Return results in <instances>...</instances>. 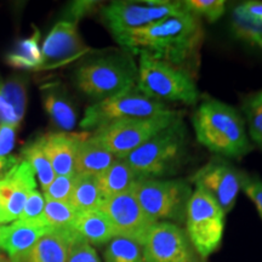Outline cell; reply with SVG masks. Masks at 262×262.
Here are the masks:
<instances>
[{
    "instance_id": "6da1fadb",
    "label": "cell",
    "mask_w": 262,
    "mask_h": 262,
    "mask_svg": "<svg viewBox=\"0 0 262 262\" xmlns=\"http://www.w3.org/2000/svg\"><path fill=\"white\" fill-rule=\"evenodd\" d=\"M203 37L201 19L185 11L114 39L122 50L131 55H147L188 71L198 55Z\"/></svg>"
},
{
    "instance_id": "7a4b0ae2",
    "label": "cell",
    "mask_w": 262,
    "mask_h": 262,
    "mask_svg": "<svg viewBox=\"0 0 262 262\" xmlns=\"http://www.w3.org/2000/svg\"><path fill=\"white\" fill-rule=\"evenodd\" d=\"M193 127L198 142L219 157L241 158L253 149L243 117L219 100L208 98L199 104Z\"/></svg>"
},
{
    "instance_id": "3957f363",
    "label": "cell",
    "mask_w": 262,
    "mask_h": 262,
    "mask_svg": "<svg viewBox=\"0 0 262 262\" xmlns=\"http://www.w3.org/2000/svg\"><path fill=\"white\" fill-rule=\"evenodd\" d=\"M187 129L179 117L124 159L137 180L162 179L178 171L187 156Z\"/></svg>"
},
{
    "instance_id": "277c9868",
    "label": "cell",
    "mask_w": 262,
    "mask_h": 262,
    "mask_svg": "<svg viewBox=\"0 0 262 262\" xmlns=\"http://www.w3.org/2000/svg\"><path fill=\"white\" fill-rule=\"evenodd\" d=\"M137 64L126 51H112L84 62L75 71V85L94 100L104 98L135 86Z\"/></svg>"
},
{
    "instance_id": "5b68a950",
    "label": "cell",
    "mask_w": 262,
    "mask_h": 262,
    "mask_svg": "<svg viewBox=\"0 0 262 262\" xmlns=\"http://www.w3.org/2000/svg\"><path fill=\"white\" fill-rule=\"evenodd\" d=\"M139 56L136 88L141 93L163 103H196L199 91L188 71L147 55Z\"/></svg>"
},
{
    "instance_id": "8992f818",
    "label": "cell",
    "mask_w": 262,
    "mask_h": 262,
    "mask_svg": "<svg viewBox=\"0 0 262 262\" xmlns=\"http://www.w3.org/2000/svg\"><path fill=\"white\" fill-rule=\"evenodd\" d=\"M143 211L155 222H182L192 195L191 185L185 180H137L133 187Z\"/></svg>"
},
{
    "instance_id": "52a82bcc",
    "label": "cell",
    "mask_w": 262,
    "mask_h": 262,
    "mask_svg": "<svg viewBox=\"0 0 262 262\" xmlns=\"http://www.w3.org/2000/svg\"><path fill=\"white\" fill-rule=\"evenodd\" d=\"M169 112L171 110L165 103L146 96L135 85L88 107L80 122V127L96 130L122 120L149 118Z\"/></svg>"
},
{
    "instance_id": "ba28073f",
    "label": "cell",
    "mask_w": 262,
    "mask_h": 262,
    "mask_svg": "<svg viewBox=\"0 0 262 262\" xmlns=\"http://www.w3.org/2000/svg\"><path fill=\"white\" fill-rule=\"evenodd\" d=\"M179 118L176 112L136 118L98 127L91 137L118 159H124Z\"/></svg>"
},
{
    "instance_id": "9c48e42d",
    "label": "cell",
    "mask_w": 262,
    "mask_h": 262,
    "mask_svg": "<svg viewBox=\"0 0 262 262\" xmlns=\"http://www.w3.org/2000/svg\"><path fill=\"white\" fill-rule=\"evenodd\" d=\"M225 212L208 193L195 188L186 212L187 237L201 258L214 254L224 238Z\"/></svg>"
},
{
    "instance_id": "30bf717a",
    "label": "cell",
    "mask_w": 262,
    "mask_h": 262,
    "mask_svg": "<svg viewBox=\"0 0 262 262\" xmlns=\"http://www.w3.org/2000/svg\"><path fill=\"white\" fill-rule=\"evenodd\" d=\"M185 11L183 2H113L104 6L101 15L113 37H117Z\"/></svg>"
},
{
    "instance_id": "8fae6325",
    "label": "cell",
    "mask_w": 262,
    "mask_h": 262,
    "mask_svg": "<svg viewBox=\"0 0 262 262\" xmlns=\"http://www.w3.org/2000/svg\"><path fill=\"white\" fill-rule=\"evenodd\" d=\"M142 248L145 262H199L187 233L173 222H156Z\"/></svg>"
},
{
    "instance_id": "7c38bea8",
    "label": "cell",
    "mask_w": 262,
    "mask_h": 262,
    "mask_svg": "<svg viewBox=\"0 0 262 262\" xmlns=\"http://www.w3.org/2000/svg\"><path fill=\"white\" fill-rule=\"evenodd\" d=\"M243 171L226 159H211L192 176L195 188L208 193L225 214L233 209L242 189Z\"/></svg>"
},
{
    "instance_id": "4fadbf2b",
    "label": "cell",
    "mask_w": 262,
    "mask_h": 262,
    "mask_svg": "<svg viewBox=\"0 0 262 262\" xmlns=\"http://www.w3.org/2000/svg\"><path fill=\"white\" fill-rule=\"evenodd\" d=\"M100 210L110 219L118 235L134 239L141 244L156 224L143 211L133 189L104 199Z\"/></svg>"
},
{
    "instance_id": "5bb4252c",
    "label": "cell",
    "mask_w": 262,
    "mask_h": 262,
    "mask_svg": "<svg viewBox=\"0 0 262 262\" xmlns=\"http://www.w3.org/2000/svg\"><path fill=\"white\" fill-rule=\"evenodd\" d=\"M90 49L84 44L77 22L73 19H62L52 27L41 47L42 70L60 67L77 60Z\"/></svg>"
},
{
    "instance_id": "9a60e30c",
    "label": "cell",
    "mask_w": 262,
    "mask_h": 262,
    "mask_svg": "<svg viewBox=\"0 0 262 262\" xmlns=\"http://www.w3.org/2000/svg\"><path fill=\"white\" fill-rule=\"evenodd\" d=\"M35 189H37V180L34 171L27 162L19 160L0 180V206H2L4 224L18 220L27 196Z\"/></svg>"
},
{
    "instance_id": "2e32d148",
    "label": "cell",
    "mask_w": 262,
    "mask_h": 262,
    "mask_svg": "<svg viewBox=\"0 0 262 262\" xmlns=\"http://www.w3.org/2000/svg\"><path fill=\"white\" fill-rule=\"evenodd\" d=\"M85 134L86 131L84 133L57 131V133H49L40 137L42 148L50 160L56 176L75 175V153H77V147Z\"/></svg>"
},
{
    "instance_id": "e0dca14e",
    "label": "cell",
    "mask_w": 262,
    "mask_h": 262,
    "mask_svg": "<svg viewBox=\"0 0 262 262\" xmlns=\"http://www.w3.org/2000/svg\"><path fill=\"white\" fill-rule=\"evenodd\" d=\"M50 232V229L37 221H15L9 226L2 250L12 262H21L34 244Z\"/></svg>"
},
{
    "instance_id": "ac0fdd59",
    "label": "cell",
    "mask_w": 262,
    "mask_h": 262,
    "mask_svg": "<svg viewBox=\"0 0 262 262\" xmlns=\"http://www.w3.org/2000/svg\"><path fill=\"white\" fill-rule=\"evenodd\" d=\"M75 242L78 239L73 232L50 231L39 239L21 262H68Z\"/></svg>"
},
{
    "instance_id": "d6986e66",
    "label": "cell",
    "mask_w": 262,
    "mask_h": 262,
    "mask_svg": "<svg viewBox=\"0 0 262 262\" xmlns=\"http://www.w3.org/2000/svg\"><path fill=\"white\" fill-rule=\"evenodd\" d=\"M72 232L78 241L90 245L107 244L118 235L110 219L101 210L78 212Z\"/></svg>"
},
{
    "instance_id": "ffe728a7",
    "label": "cell",
    "mask_w": 262,
    "mask_h": 262,
    "mask_svg": "<svg viewBox=\"0 0 262 262\" xmlns=\"http://www.w3.org/2000/svg\"><path fill=\"white\" fill-rule=\"evenodd\" d=\"M116 159L118 158L91 137V134L86 133L77 147L74 172L75 175L98 176L110 168Z\"/></svg>"
},
{
    "instance_id": "44dd1931",
    "label": "cell",
    "mask_w": 262,
    "mask_h": 262,
    "mask_svg": "<svg viewBox=\"0 0 262 262\" xmlns=\"http://www.w3.org/2000/svg\"><path fill=\"white\" fill-rule=\"evenodd\" d=\"M42 104L51 122L64 133H71L77 124V112L70 97L60 85H48L42 89Z\"/></svg>"
},
{
    "instance_id": "7402d4cb",
    "label": "cell",
    "mask_w": 262,
    "mask_h": 262,
    "mask_svg": "<svg viewBox=\"0 0 262 262\" xmlns=\"http://www.w3.org/2000/svg\"><path fill=\"white\" fill-rule=\"evenodd\" d=\"M96 180L104 201L111 196L131 191L137 178L125 159H116L110 168L96 176Z\"/></svg>"
},
{
    "instance_id": "603a6c76",
    "label": "cell",
    "mask_w": 262,
    "mask_h": 262,
    "mask_svg": "<svg viewBox=\"0 0 262 262\" xmlns=\"http://www.w3.org/2000/svg\"><path fill=\"white\" fill-rule=\"evenodd\" d=\"M68 203L78 212L100 210L103 203L96 176L75 175V181Z\"/></svg>"
},
{
    "instance_id": "cb8c5ba5",
    "label": "cell",
    "mask_w": 262,
    "mask_h": 262,
    "mask_svg": "<svg viewBox=\"0 0 262 262\" xmlns=\"http://www.w3.org/2000/svg\"><path fill=\"white\" fill-rule=\"evenodd\" d=\"M40 32L37 28L31 37L22 39L16 45L15 50L6 56V62L11 67L17 70H35L41 67V48L39 44Z\"/></svg>"
},
{
    "instance_id": "d4e9b609",
    "label": "cell",
    "mask_w": 262,
    "mask_h": 262,
    "mask_svg": "<svg viewBox=\"0 0 262 262\" xmlns=\"http://www.w3.org/2000/svg\"><path fill=\"white\" fill-rule=\"evenodd\" d=\"M77 215L78 211L70 203L45 201L44 211L38 221L50 231L72 232Z\"/></svg>"
},
{
    "instance_id": "484cf974",
    "label": "cell",
    "mask_w": 262,
    "mask_h": 262,
    "mask_svg": "<svg viewBox=\"0 0 262 262\" xmlns=\"http://www.w3.org/2000/svg\"><path fill=\"white\" fill-rule=\"evenodd\" d=\"M22 156H24L25 162H27L31 165L35 173V178L39 180L40 187L44 192L56 178V173L52 169L50 160L45 155L40 137L26 146L22 150Z\"/></svg>"
},
{
    "instance_id": "4316f807",
    "label": "cell",
    "mask_w": 262,
    "mask_h": 262,
    "mask_svg": "<svg viewBox=\"0 0 262 262\" xmlns=\"http://www.w3.org/2000/svg\"><path fill=\"white\" fill-rule=\"evenodd\" d=\"M103 257L104 262H145L142 244L120 235L107 243Z\"/></svg>"
},
{
    "instance_id": "83f0119b",
    "label": "cell",
    "mask_w": 262,
    "mask_h": 262,
    "mask_svg": "<svg viewBox=\"0 0 262 262\" xmlns=\"http://www.w3.org/2000/svg\"><path fill=\"white\" fill-rule=\"evenodd\" d=\"M232 29L235 37L251 44H256L262 38V19L247 14L238 5L232 14Z\"/></svg>"
},
{
    "instance_id": "f1b7e54d",
    "label": "cell",
    "mask_w": 262,
    "mask_h": 262,
    "mask_svg": "<svg viewBox=\"0 0 262 262\" xmlns=\"http://www.w3.org/2000/svg\"><path fill=\"white\" fill-rule=\"evenodd\" d=\"M0 90L6 101L14 108L19 122H22L28 102L27 81L22 77H12L5 81H0Z\"/></svg>"
},
{
    "instance_id": "f546056e",
    "label": "cell",
    "mask_w": 262,
    "mask_h": 262,
    "mask_svg": "<svg viewBox=\"0 0 262 262\" xmlns=\"http://www.w3.org/2000/svg\"><path fill=\"white\" fill-rule=\"evenodd\" d=\"M243 111L250 137L262 149V90L249 95L245 98Z\"/></svg>"
},
{
    "instance_id": "4dcf8cb0",
    "label": "cell",
    "mask_w": 262,
    "mask_h": 262,
    "mask_svg": "<svg viewBox=\"0 0 262 262\" xmlns=\"http://www.w3.org/2000/svg\"><path fill=\"white\" fill-rule=\"evenodd\" d=\"M188 12L198 17L208 18L210 22H215L225 14L226 3L224 0H187L183 2Z\"/></svg>"
},
{
    "instance_id": "1f68e13d",
    "label": "cell",
    "mask_w": 262,
    "mask_h": 262,
    "mask_svg": "<svg viewBox=\"0 0 262 262\" xmlns=\"http://www.w3.org/2000/svg\"><path fill=\"white\" fill-rule=\"evenodd\" d=\"M75 181V175L56 176L49 187L42 192L45 201L68 203Z\"/></svg>"
},
{
    "instance_id": "d6a6232c",
    "label": "cell",
    "mask_w": 262,
    "mask_h": 262,
    "mask_svg": "<svg viewBox=\"0 0 262 262\" xmlns=\"http://www.w3.org/2000/svg\"><path fill=\"white\" fill-rule=\"evenodd\" d=\"M45 198L42 193L39 191H33L29 193L27 201L25 203L24 210L21 216L18 217L19 221H37L40 219V216L44 211Z\"/></svg>"
},
{
    "instance_id": "836d02e7",
    "label": "cell",
    "mask_w": 262,
    "mask_h": 262,
    "mask_svg": "<svg viewBox=\"0 0 262 262\" xmlns=\"http://www.w3.org/2000/svg\"><path fill=\"white\" fill-rule=\"evenodd\" d=\"M242 189L256 206L258 215L262 220V179L256 175H249V173L243 172Z\"/></svg>"
},
{
    "instance_id": "e575fe53",
    "label": "cell",
    "mask_w": 262,
    "mask_h": 262,
    "mask_svg": "<svg viewBox=\"0 0 262 262\" xmlns=\"http://www.w3.org/2000/svg\"><path fill=\"white\" fill-rule=\"evenodd\" d=\"M68 262H101L93 245L78 241L72 245Z\"/></svg>"
},
{
    "instance_id": "d590c367",
    "label": "cell",
    "mask_w": 262,
    "mask_h": 262,
    "mask_svg": "<svg viewBox=\"0 0 262 262\" xmlns=\"http://www.w3.org/2000/svg\"><path fill=\"white\" fill-rule=\"evenodd\" d=\"M17 127L11 124H0V158L10 156L14 149Z\"/></svg>"
},
{
    "instance_id": "8d00e7d4",
    "label": "cell",
    "mask_w": 262,
    "mask_h": 262,
    "mask_svg": "<svg viewBox=\"0 0 262 262\" xmlns=\"http://www.w3.org/2000/svg\"><path fill=\"white\" fill-rule=\"evenodd\" d=\"M0 124H11V125L19 126V119L16 116L14 108L11 107L0 90Z\"/></svg>"
},
{
    "instance_id": "74e56055",
    "label": "cell",
    "mask_w": 262,
    "mask_h": 262,
    "mask_svg": "<svg viewBox=\"0 0 262 262\" xmlns=\"http://www.w3.org/2000/svg\"><path fill=\"white\" fill-rule=\"evenodd\" d=\"M95 3L91 2H77L73 3V5L71 6V17L74 18V21L77 22L81 16H84L85 14L90 11L91 8H93Z\"/></svg>"
},
{
    "instance_id": "f35d334b",
    "label": "cell",
    "mask_w": 262,
    "mask_h": 262,
    "mask_svg": "<svg viewBox=\"0 0 262 262\" xmlns=\"http://www.w3.org/2000/svg\"><path fill=\"white\" fill-rule=\"evenodd\" d=\"M239 6L253 17L262 19V2H245Z\"/></svg>"
},
{
    "instance_id": "ab89813d",
    "label": "cell",
    "mask_w": 262,
    "mask_h": 262,
    "mask_svg": "<svg viewBox=\"0 0 262 262\" xmlns=\"http://www.w3.org/2000/svg\"><path fill=\"white\" fill-rule=\"evenodd\" d=\"M19 162L17 157L15 156H8L0 158V180L8 173L14 166Z\"/></svg>"
},
{
    "instance_id": "60d3db41",
    "label": "cell",
    "mask_w": 262,
    "mask_h": 262,
    "mask_svg": "<svg viewBox=\"0 0 262 262\" xmlns=\"http://www.w3.org/2000/svg\"><path fill=\"white\" fill-rule=\"evenodd\" d=\"M8 229L9 226H4V225H0V250H2L3 244H4L5 237L8 234Z\"/></svg>"
},
{
    "instance_id": "b9f144b4",
    "label": "cell",
    "mask_w": 262,
    "mask_h": 262,
    "mask_svg": "<svg viewBox=\"0 0 262 262\" xmlns=\"http://www.w3.org/2000/svg\"><path fill=\"white\" fill-rule=\"evenodd\" d=\"M0 262H12L10 258L4 254H0Z\"/></svg>"
},
{
    "instance_id": "7bdbcfd3",
    "label": "cell",
    "mask_w": 262,
    "mask_h": 262,
    "mask_svg": "<svg viewBox=\"0 0 262 262\" xmlns=\"http://www.w3.org/2000/svg\"><path fill=\"white\" fill-rule=\"evenodd\" d=\"M0 225H4V219H3V212H2V206H0Z\"/></svg>"
},
{
    "instance_id": "ee69618b",
    "label": "cell",
    "mask_w": 262,
    "mask_h": 262,
    "mask_svg": "<svg viewBox=\"0 0 262 262\" xmlns=\"http://www.w3.org/2000/svg\"><path fill=\"white\" fill-rule=\"evenodd\" d=\"M256 45L258 48H261V50H262V38L260 39V40H258L257 42H256Z\"/></svg>"
}]
</instances>
